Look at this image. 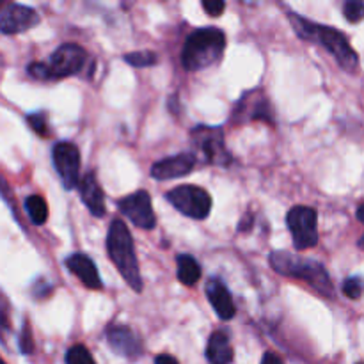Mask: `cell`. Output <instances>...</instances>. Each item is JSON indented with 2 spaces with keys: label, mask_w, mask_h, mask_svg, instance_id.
I'll list each match as a JSON object with an SVG mask.
<instances>
[{
  "label": "cell",
  "mask_w": 364,
  "mask_h": 364,
  "mask_svg": "<svg viewBox=\"0 0 364 364\" xmlns=\"http://www.w3.org/2000/svg\"><path fill=\"white\" fill-rule=\"evenodd\" d=\"M290 23L294 27L295 34L304 41H315L322 45L323 48L336 59L340 68H343L347 73H358L359 70V55L348 43V38L334 27L315 23L308 18L301 16L297 13H290Z\"/></svg>",
  "instance_id": "obj_1"
},
{
  "label": "cell",
  "mask_w": 364,
  "mask_h": 364,
  "mask_svg": "<svg viewBox=\"0 0 364 364\" xmlns=\"http://www.w3.org/2000/svg\"><path fill=\"white\" fill-rule=\"evenodd\" d=\"M107 252L114 265L119 270L124 283L134 291H142V277L139 270L137 255H135V245L132 233L128 231L127 224L121 219H114L107 233Z\"/></svg>",
  "instance_id": "obj_2"
},
{
  "label": "cell",
  "mask_w": 364,
  "mask_h": 364,
  "mask_svg": "<svg viewBox=\"0 0 364 364\" xmlns=\"http://www.w3.org/2000/svg\"><path fill=\"white\" fill-rule=\"evenodd\" d=\"M226 50V34L217 27L196 28L185 39L181 64L187 71H201L219 63Z\"/></svg>",
  "instance_id": "obj_3"
},
{
  "label": "cell",
  "mask_w": 364,
  "mask_h": 364,
  "mask_svg": "<svg viewBox=\"0 0 364 364\" xmlns=\"http://www.w3.org/2000/svg\"><path fill=\"white\" fill-rule=\"evenodd\" d=\"M269 262L272 269L281 276L295 277V279L306 281L311 288H315L323 297H334V287L327 274L326 267L315 259L295 256L287 251H274L270 252Z\"/></svg>",
  "instance_id": "obj_4"
},
{
  "label": "cell",
  "mask_w": 364,
  "mask_h": 364,
  "mask_svg": "<svg viewBox=\"0 0 364 364\" xmlns=\"http://www.w3.org/2000/svg\"><path fill=\"white\" fill-rule=\"evenodd\" d=\"M191 144L199 162L217 167H228L233 162V156L224 144V130L220 127H194L191 132Z\"/></svg>",
  "instance_id": "obj_5"
},
{
  "label": "cell",
  "mask_w": 364,
  "mask_h": 364,
  "mask_svg": "<svg viewBox=\"0 0 364 364\" xmlns=\"http://www.w3.org/2000/svg\"><path fill=\"white\" fill-rule=\"evenodd\" d=\"M294 245L297 251H308L318 244V213L309 206H294L287 215Z\"/></svg>",
  "instance_id": "obj_6"
},
{
  "label": "cell",
  "mask_w": 364,
  "mask_h": 364,
  "mask_svg": "<svg viewBox=\"0 0 364 364\" xmlns=\"http://www.w3.org/2000/svg\"><path fill=\"white\" fill-rule=\"evenodd\" d=\"M166 199L183 215L191 219H206L212 212V198L208 192L196 185H181L166 194Z\"/></svg>",
  "instance_id": "obj_7"
},
{
  "label": "cell",
  "mask_w": 364,
  "mask_h": 364,
  "mask_svg": "<svg viewBox=\"0 0 364 364\" xmlns=\"http://www.w3.org/2000/svg\"><path fill=\"white\" fill-rule=\"evenodd\" d=\"M87 63V52L75 43H64L50 55L46 63V80L78 75Z\"/></svg>",
  "instance_id": "obj_8"
},
{
  "label": "cell",
  "mask_w": 364,
  "mask_h": 364,
  "mask_svg": "<svg viewBox=\"0 0 364 364\" xmlns=\"http://www.w3.org/2000/svg\"><path fill=\"white\" fill-rule=\"evenodd\" d=\"M252 121H267L274 124V109L270 100L267 98L262 89H252V91L244 92L233 109L231 123L245 124Z\"/></svg>",
  "instance_id": "obj_9"
},
{
  "label": "cell",
  "mask_w": 364,
  "mask_h": 364,
  "mask_svg": "<svg viewBox=\"0 0 364 364\" xmlns=\"http://www.w3.org/2000/svg\"><path fill=\"white\" fill-rule=\"evenodd\" d=\"M52 162L66 191L80 183V151L70 141L57 142L52 148Z\"/></svg>",
  "instance_id": "obj_10"
},
{
  "label": "cell",
  "mask_w": 364,
  "mask_h": 364,
  "mask_svg": "<svg viewBox=\"0 0 364 364\" xmlns=\"http://www.w3.org/2000/svg\"><path fill=\"white\" fill-rule=\"evenodd\" d=\"M117 208L124 217H128L134 226L141 228V230H153L156 226L151 198L146 191H137L130 196H124L123 199L117 201Z\"/></svg>",
  "instance_id": "obj_11"
},
{
  "label": "cell",
  "mask_w": 364,
  "mask_h": 364,
  "mask_svg": "<svg viewBox=\"0 0 364 364\" xmlns=\"http://www.w3.org/2000/svg\"><path fill=\"white\" fill-rule=\"evenodd\" d=\"M41 21L38 11L23 4H7L0 14V28L4 34H20L31 31Z\"/></svg>",
  "instance_id": "obj_12"
},
{
  "label": "cell",
  "mask_w": 364,
  "mask_h": 364,
  "mask_svg": "<svg viewBox=\"0 0 364 364\" xmlns=\"http://www.w3.org/2000/svg\"><path fill=\"white\" fill-rule=\"evenodd\" d=\"M107 343H109L110 350L116 352L119 358L130 359V361H135V359L141 358L142 354L141 340H139L137 334H135L130 327H109V329H107Z\"/></svg>",
  "instance_id": "obj_13"
},
{
  "label": "cell",
  "mask_w": 364,
  "mask_h": 364,
  "mask_svg": "<svg viewBox=\"0 0 364 364\" xmlns=\"http://www.w3.org/2000/svg\"><path fill=\"white\" fill-rule=\"evenodd\" d=\"M198 164V159L194 156V153H180V155L167 156V159L159 160L156 164H153L151 167V178L160 181L166 180H174V178L187 176L192 173V169Z\"/></svg>",
  "instance_id": "obj_14"
},
{
  "label": "cell",
  "mask_w": 364,
  "mask_h": 364,
  "mask_svg": "<svg viewBox=\"0 0 364 364\" xmlns=\"http://www.w3.org/2000/svg\"><path fill=\"white\" fill-rule=\"evenodd\" d=\"M66 267L85 288L91 290H102V277H100L98 269L95 262L85 255H71L66 258Z\"/></svg>",
  "instance_id": "obj_15"
},
{
  "label": "cell",
  "mask_w": 364,
  "mask_h": 364,
  "mask_svg": "<svg viewBox=\"0 0 364 364\" xmlns=\"http://www.w3.org/2000/svg\"><path fill=\"white\" fill-rule=\"evenodd\" d=\"M78 192H80L82 201H84V205L87 206V210L92 213V215L95 217L105 215L107 213L105 194H103L95 173H85V176L80 178Z\"/></svg>",
  "instance_id": "obj_16"
},
{
  "label": "cell",
  "mask_w": 364,
  "mask_h": 364,
  "mask_svg": "<svg viewBox=\"0 0 364 364\" xmlns=\"http://www.w3.org/2000/svg\"><path fill=\"white\" fill-rule=\"evenodd\" d=\"M206 297H208L210 304L213 306V309L217 311L220 320H231L237 313V308H235L233 297H231L230 290L224 287V283L217 277L210 279L206 283Z\"/></svg>",
  "instance_id": "obj_17"
},
{
  "label": "cell",
  "mask_w": 364,
  "mask_h": 364,
  "mask_svg": "<svg viewBox=\"0 0 364 364\" xmlns=\"http://www.w3.org/2000/svg\"><path fill=\"white\" fill-rule=\"evenodd\" d=\"M233 355V348L226 333L217 331L210 336L208 345H206V359L210 364H231Z\"/></svg>",
  "instance_id": "obj_18"
},
{
  "label": "cell",
  "mask_w": 364,
  "mask_h": 364,
  "mask_svg": "<svg viewBox=\"0 0 364 364\" xmlns=\"http://www.w3.org/2000/svg\"><path fill=\"white\" fill-rule=\"evenodd\" d=\"M178 265V281L185 287H194L199 279H201V265L196 262L194 256L191 255H178L176 258Z\"/></svg>",
  "instance_id": "obj_19"
},
{
  "label": "cell",
  "mask_w": 364,
  "mask_h": 364,
  "mask_svg": "<svg viewBox=\"0 0 364 364\" xmlns=\"http://www.w3.org/2000/svg\"><path fill=\"white\" fill-rule=\"evenodd\" d=\"M25 212H27L28 219L34 226H43L48 219V205H46L45 198L41 196H28L25 199Z\"/></svg>",
  "instance_id": "obj_20"
},
{
  "label": "cell",
  "mask_w": 364,
  "mask_h": 364,
  "mask_svg": "<svg viewBox=\"0 0 364 364\" xmlns=\"http://www.w3.org/2000/svg\"><path fill=\"white\" fill-rule=\"evenodd\" d=\"M124 63H128L134 68H149L155 66L159 63V55L149 50H142V52H130L124 55Z\"/></svg>",
  "instance_id": "obj_21"
},
{
  "label": "cell",
  "mask_w": 364,
  "mask_h": 364,
  "mask_svg": "<svg viewBox=\"0 0 364 364\" xmlns=\"http://www.w3.org/2000/svg\"><path fill=\"white\" fill-rule=\"evenodd\" d=\"M66 364H96V361L84 345H75L66 352Z\"/></svg>",
  "instance_id": "obj_22"
},
{
  "label": "cell",
  "mask_w": 364,
  "mask_h": 364,
  "mask_svg": "<svg viewBox=\"0 0 364 364\" xmlns=\"http://www.w3.org/2000/svg\"><path fill=\"white\" fill-rule=\"evenodd\" d=\"M364 294V279L359 276H352L348 279H345L343 283V295L345 297L352 299V301H358Z\"/></svg>",
  "instance_id": "obj_23"
},
{
  "label": "cell",
  "mask_w": 364,
  "mask_h": 364,
  "mask_svg": "<svg viewBox=\"0 0 364 364\" xmlns=\"http://www.w3.org/2000/svg\"><path fill=\"white\" fill-rule=\"evenodd\" d=\"M27 121L31 123V127L34 128V132L41 137H48L50 135V124H48V116L46 112H32L27 116Z\"/></svg>",
  "instance_id": "obj_24"
},
{
  "label": "cell",
  "mask_w": 364,
  "mask_h": 364,
  "mask_svg": "<svg viewBox=\"0 0 364 364\" xmlns=\"http://www.w3.org/2000/svg\"><path fill=\"white\" fill-rule=\"evenodd\" d=\"M343 14L350 23L364 20V2L363 0H348L343 6Z\"/></svg>",
  "instance_id": "obj_25"
},
{
  "label": "cell",
  "mask_w": 364,
  "mask_h": 364,
  "mask_svg": "<svg viewBox=\"0 0 364 364\" xmlns=\"http://www.w3.org/2000/svg\"><path fill=\"white\" fill-rule=\"evenodd\" d=\"M18 345H20L21 354L28 355V354H32V352H34V341H32V331H31V326H28L27 322L23 323V327H21L20 341H18Z\"/></svg>",
  "instance_id": "obj_26"
},
{
  "label": "cell",
  "mask_w": 364,
  "mask_h": 364,
  "mask_svg": "<svg viewBox=\"0 0 364 364\" xmlns=\"http://www.w3.org/2000/svg\"><path fill=\"white\" fill-rule=\"evenodd\" d=\"M226 7L223 0H203V9L210 14V16H220Z\"/></svg>",
  "instance_id": "obj_27"
},
{
  "label": "cell",
  "mask_w": 364,
  "mask_h": 364,
  "mask_svg": "<svg viewBox=\"0 0 364 364\" xmlns=\"http://www.w3.org/2000/svg\"><path fill=\"white\" fill-rule=\"evenodd\" d=\"M262 364H284V363L281 361L279 355H276L274 352H267V354L263 355Z\"/></svg>",
  "instance_id": "obj_28"
},
{
  "label": "cell",
  "mask_w": 364,
  "mask_h": 364,
  "mask_svg": "<svg viewBox=\"0 0 364 364\" xmlns=\"http://www.w3.org/2000/svg\"><path fill=\"white\" fill-rule=\"evenodd\" d=\"M155 364H180V363H178L176 359L173 358V355L162 354V355H156V358H155Z\"/></svg>",
  "instance_id": "obj_29"
},
{
  "label": "cell",
  "mask_w": 364,
  "mask_h": 364,
  "mask_svg": "<svg viewBox=\"0 0 364 364\" xmlns=\"http://www.w3.org/2000/svg\"><path fill=\"white\" fill-rule=\"evenodd\" d=\"M358 219L361 220V223L364 224V203H363V205L359 206V208H358ZM358 245H359V249H363V251H364V235H363L361 238H359Z\"/></svg>",
  "instance_id": "obj_30"
},
{
  "label": "cell",
  "mask_w": 364,
  "mask_h": 364,
  "mask_svg": "<svg viewBox=\"0 0 364 364\" xmlns=\"http://www.w3.org/2000/svg\"><path fill=\"white\" fill-rule=\"evenodd\" d=\"M251 223H252V215H247L244 220H240V224H238V231L249 230V226H251Z\"/></svg>",
  "instance_id": "obj_31"
},
{
  "label": "cell",
  "mask_w": 364,
  "mask_h": 364,
  "mask_svg": "<svg viewBox=\"0 0 364 364\" xmlns=\"http://www.w3.org/2000/svg\"><path fill=\"white\" fill-rule=\"evenodd\" d=\"M358 364H364V363H358Z\"/></svg>",
  "instance_id": "obj_32"
},
{
  "label": "cell",
  "mask_w": 364,
  "mask_h": 364,
  "mask_svg": "<svg viewBox=\"0 0 364 364\" xmlns=\"http://www.w3.org/2000/svg\"><path fill=\"white\" fill-rule=\"evenodd\" d=\"M4 364H6V363H4Z\"/></svg>",
  "instance_id": "obj_33"
}]
</instances>
